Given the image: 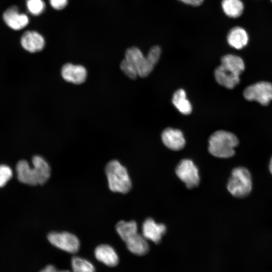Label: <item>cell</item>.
I'll use <instances>...</instances> for the list:
<instances>
[{"mask_svg": "<svg viewBox=\"0 0 272 272\" xmlns=\"http://www.w3.org/2000/svg\"><path fill=\"white\" fill-rule=\"evenodd\" d=\"M221 63L215 71V78L220 85L233 89L240 82V75L245 69L243 59L237 55L228 54L221 58Z\"/></svg>", "mask_w": 272, "mask_h": 272, "instance_id": "2", "label": "cell"}, {"mask_svg": "<svg viewBox=\"0 0 272 272\" xmlns=\"http://www.w3.org/2000/svg\"><path fill=\"white\" fill-rule=\"evenodd\" d=\"M222 9L225 15L231 18H237L243 13L244 6L241 0H222Z\"/></svg>", "mask_w": 272, "mask_h": 272, "instance_id": "19", "label": "cell"}, {"mask_svg": "<svg viewBox=\"0 0 272 272\" xmlns=\"http://www.w3.org/2000/svg\"><path fill=\"white\" fill-rule=\"evenodd\" d=\"M188 5L196 7L200 5L204 0H179Z\"/></svg>", "mask_w": 272, "mask_h": 272, "instance_id": "26", "label": "cell"}, {"mask_svg": "<svg viewBox=\"0 0 272 272\" xmlns=\"http://www.w3.org/2000/svg\"><path fill=\"white\" fill-rule=\"evenodd\" d=\"M269 170L272 175V157H271L269 164Z\"/></svg>", "mask_w": 272, "mask_h": 272, "instance_id": "28", "label": "cell"}, {"mask_svg": "<svg viewBox=\"0 0 272 272\" xmlns=\"http://www.w3.org/2000/svg\"><path fill=\"white\" fill-rule=\"evenodd\" d=\"M72 272H95L93 264L82 257L74 256L71 259Z\"/></svg>", "mask_w": 272, "mask_h": 272, "instance_id": "21", "label": "cell"}, {"mask_svg": "<svg viewBox=\"0 0 272 272\" xmlns=\"http://www.w3.org/2000/svg\"><path fill=\"white\" fill-rule=\"evenodd\" d=\"M161 138L165 146L172 150H181L185 145L183 134L182 131L178 129L166 128L163 131Z\"/></svg>", "mask_w": 272, "mask_h": 272, "instance_id": "14", "label": "cell"}, {"mask_svg": "<svg viewBox=\"0 0 272 272\" xmlns=\"http://www.w3.org/2000/svg\"><path fill=\"white\" fill-rule=\"evenodd\" d=\"M3 20L5 23L15 30H19L25 27L29 23L28 16L20 13L18 8L13 6L7 9L3 14Z\"/></svg>", "mask_w": 272, "mask_h": 272, "instance_id": "12", "label": "cell"}, {"mask_svg": "<svg viewBox=\"0 0 272 272\" xmlns=\"http://www.w3.org/2000/svg\"><path fill=\"white\" fill-rule=\"evenodd\" d=\"M175 172L187 188L191 189L198 185L200 180L198 170L192 160L188 159L181 160L176 167Z\"/></svg>", "mask_w": 272, "mask_h": 272, "instance_id": "9", "label": "cell"}, {"mask_svg": "<svg viewBox=\"0 0 272 272\" xmlns=\"http://www.w3.org/2000/svg\"><path fill=\"white\" fill-rule=\"evenodd\" d=\"M115 228L119 236L124 242L138 233L137 224L134 221H120L117 223Z\"/></svg>", "mask_w": 272, "mask_h": 272, "instance_id": "20", "label": "cell"}, {"mask_svg": "<svg viewBox=\"0 0 272 272\" xmlns=\"http://www.w3.org/2000/svg\"><path fill=\"white\" fill-rule=\"evenodd\" d=\"M58 269L54 265L49 264L46 265L39 272H58Z\"/></svg>", "mask_w": 272, "mask_h": 272, "instance_id": "27", "label": "cell"}, {"mask_svg": "<svg viewBox=\"0 0 272 272\" xmlns=\"http://www.w3.org/2000/svg\"><path fill=\"white\" fill-rule=\"evenodd\" d=\"M227 187L233 196L237 198L246 197L250 194L252 188L250 171L242 166L234 168L232 171Z\"/></svg>", "mask_w": 272, "mask_h": 272, "instance_id": "6", "label": "cell"}, {"mask_svg": "<svg viewBox=\"0 0 272 272\" xmlns=\"http://www.w3.org/2000/svg\"><path fill=\"white\" fill-rule=\"evenodd\" d=\"M243 96L248 101H255L262 105H267L272 100V83L261 81L246 87Z\"/></svg>", "mask_w": 272, "mask_h": 272, "instance_id": "7", "label": "cell"}, {"mask_svg": "<svg viewBox=\"0 0 272 272\" xmlns=\"http://www.w3.org/2000/svg\"><path fill=\"white\" fill-rule=\"evenodd\" d=\"M60 74L65 81L76 85L84 83L87 77V71L80 64L66 63L61 69Z\"/></svg>", "mask_w": 272, "mask_h": 272, "instance_id": "10", "label": "cell"}, {"mask_svg": "<svg viewBox=\"0 0 272 272\" xmlns=\"http://www.w3.org/2000/svg\"><path fill=\"white\" fill-rule=\"evenodd\" d=\"M120 68L122 72L131 79H135L139 76L134 67L125 59L120 62Z\"/></svg>", "mask_w": 272, "mask_h": 272, "instance_id": "24", "label": "cell"}, {"mask_svg": "<svg viewBox=\"0 0 272 272\" xmlns=\"http://www.w3.org/2000/svg\"><path fill=\"white\" fill-rule=\"evenodd\" d=\"M96 258L106 266L114 267L119 263V256L111 246L101 244L97 246L94 250Z\"/></svg>", "mask_w": 272, "mask_h": 272, "instance_id": "15", "label": "cell"}, {"mask_svg": "<svg viewBox=\"0 0 272 272\" xmlns=\"http://www.w3.org/2000/svg\"><path fill=\"white\" fill-rule=\"evenodd\" d=\"M227 40L230 46L236 49H241L248 44L249 36L244 28L236 26L229 31Z\"/></svg>", "mask_w": 272, "mask_h": 272, "instance_id": "17", "label": "cell"}, {"mask_svg": "<svg viewBox=\"0 0 272 272\" xmlns=\"http://www.w3.org/2000/svg\"><path fill=\"white\" fill-rule=\"evenodd\" d=\"M13 176V171L7 165H0V187L4 186Z\"/></svg>", "mask_w": 272, "mask_h": 272, "instance_id": "23", "label": "cell"}, {"mask_svg": "<svg viewBox=\"0 0 272 272\" xmlns=\"http://www.w3.org/2000/svg\"><path fill=\"white\" fill-rule=\"evenodd\" d=\"M33 167L24 160L19 161L16 167L18 180L30 185H42L50 177V167L43 157L35 155L32 159Z\"/></svg>", "mask_w": 272, "mask_h": 272, "instance_id": "1", "label": "cell"}, {"mask_svg": "<svg viewBox=\"0 0 272 272\" xmlns=\"http://www.w3.org/2000/svg\"><path fill=\"white\" fill-rule=\"evenodd\" d=\"M161 54V49L158 46L152 47L146 56L138 47H131L126 50L124 59L134 67L139 76L145 77L153 70Z\"/></svg>", "mask_w": 272, "mask_h": 272, "instance_id": "3", "label": "cell"}, {"mask_svg": "<svg viewBox=\"0 0 272 272\" xmlns=\"http://www.w3.org/2000/svg\"><path fill=\"white\" fill-rule=\"evenodd\" d=\"M51 7L57 10L64 8L67 4V0H49Z\"/></svg>", "mask_w": 272, "mask_h": 272, "instance_id": "25", "label": "cell"}, {"mask_svg": "<svg viewBox=\"0 0 272 272\" xmlns=\"http://www.w3.org/2000/svg\"><path fill=\"white\" fill-rule=\"evenodd\" d=\"M238 144L239 140L234 133L219 130L210 137L208 150L215 157L228 158L235 154V148Z\"/></svg>", "mask_w": 272, "mask_h": 272, "instance_id": "4", "label": "cell"}, {"mask_svg": "<svg viewBox=\"0 0 272 272\" xmlns=\"http://www.w3.org/2000/svg\"><path fill=\"white\" fill-rule=\"evenodd\" d=\"M21 44L27 51L35 53L41 51L44 48L45 42L43 37L38 32L28 31L22 36Z\"/></svg>", "mask_w": 272, "mask_h": 272, "instance_id": "13", "label": "cell"}, {"mask_svg": "<svg viewBox=\"0 0 272 272\" xmlns=\"http://www.w3.org/2000/svg\"><path fill=\"white\" fill-rule=\"evenodd\" d=\"M108 186L113 192L122 193L128 192L131 187V182L125 167L115 160L109 162L105 167Z\"/></svg>", "mask_w": 272, "mask_h": 272, "instance_id": "5", "label": "cell"}, {"mask_svg": "<svg viewBox=\"0 0 272 272\" xmlns=\"http://www.w3.org/2000/svg\"><path fill=\"white\" fill-rule=\"evenodd\" d=\"M26 6L29 12L34 16H38L42 13L45 5L42 0H27Z\"/></svg>", "mask_w": 272, "mask_h": 272, "instance_id": "22", "label": "cell"}, {"mask_svg": "<svg viewBox=\"0 0 272 272\" xmlns=\"http://www.w3.org/2000/svg\"><path fill=\"white\" fill-rule=\"evenodd\" d=\"M58 272H72V271L67 269H62V270L58 269Z\"/></svg>", "mask_w": 272, "mask_h": 272, "instance_id": "29", "label": "cell"}, {"mask_svg": "<svg viewBox=\"0 0 272 272\" xmlns=\"http://www.w3.org/2000/svg\"><path fill=\"white\" fill-rule=\"evenodd\" d=\"M166 227L163 224L156 223L151 218L147 219L142 226V235L147 239L159 244L166 233Z\"/></svg>", "mask_w": 272, "mask_h": 272, "instance_id": "11", "label": "cell"}, {"mask_svg": "<svg viewBox=\"0 0 272 272\" xmlns=\"http://www.w3.org/2000/svg\"><path fill=\"white\" fill-rule=\"evenodd\" d=\"M270 1H271V3H272V0H270Z\"/></svg>", "mask_w": 272, "mask_h": 272, "instance_id": "30", "label": "cell"}, {"mask_svg": "<svg viewBox=\"0 0 272 272\" xmlns=\"http://www.w3.org/2000/svg\"><path fill=\"white\" fill-rule=\"evenodd\" d=\"M49 242L55 247L69 253H76L80 248L78 237L67 232H51L47 235Z\"/></svg>", "mask_w": 272, "mask_h": 272, "instance_id": "8", "label": "cell"}, {"mask_svg": "<svg viewBox=\"0 0 272 272\" xmlns=\"http://www.w3.org/2000/svg\"><path fill=\"white\" fill-rule=\"evenodd\" d=\"M172 103L182 114L188 115L192 111V106L186 98V95L183 89H178L173 94Z\"/></svg>", "mask_w": 272, "mask_h": 272, "instance_id": "18", "label": "cell"}, {"mask_svg": "<svg viewBox=\"0 0 272 272\" xmlns=\"http://www.w3.org/2000/svg\"><path fill=\"white\" fill-rule=\"evenodd\" d=\"M124 242L127 249L135 255L144 256L149 251V245L147 240L142 234L139 233L128 239Z\"/></svg>", "mask_w": 272, "mask_h": 272, "instance_id": "16", "label": "cell"}]
</instances>
